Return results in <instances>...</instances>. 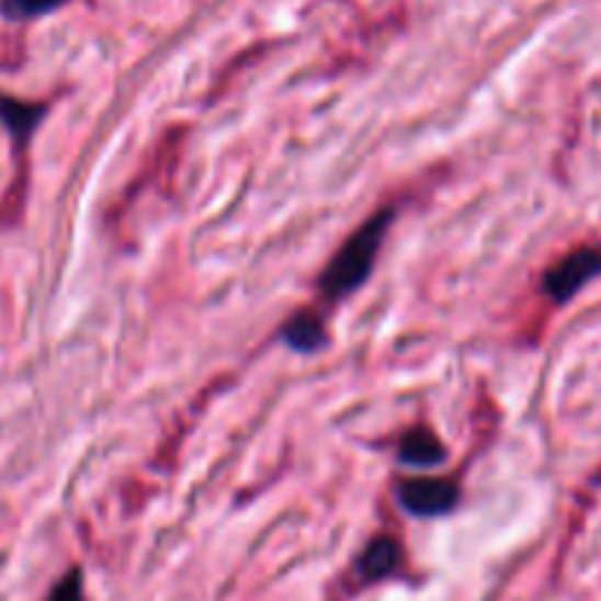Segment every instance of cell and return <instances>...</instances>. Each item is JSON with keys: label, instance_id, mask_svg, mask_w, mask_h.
Here are the masks:
<instances>
[{"label": "cell", "instance_id": "3", "mask_svg": "<svg viewBox=\"0 0 601 601\" xmlns=\"http://www.w3.org/2000/svg\"><path fill=\"white\" fill-rule=\"evenodd\" d=\"M601 274V251L599 248H578L572 254H566L564 260H557L548 272H545V292L548 298L557 304H566L575 292H581L587 283Z\"/></svg>", "mask_w": 601, "mask_h": 601}, {"label": "cell", "instance_id": "4", "mask_svg": "<svg viewBox=\"0 0 601 601\" xmlns=\"http://www.w3.org/2000/svg\"><path fill=\"white\" fill-rule=\"evenodd\" d=\"M398 457L407 466H422V469H431V466H440L445 461V449L442 442L433 436L428 428H413L401 436V445H398Z\"/></svg>", "mask_w": 601, "mask_h": 601}, {"label": "cell", "instance_id": "6", "mask_svg": "<svg viewBox=\"0 0 601 601\" xmlns=\"http://www.w3.org/2000/svg\"><path fill=\"white\" fill-rule=\"evenodd\" d=\"M283 339H286L295 351L310 354V351H319V348L328 342V333H325V321H321V316H316V313H298V316H292V319L286 321Z\"/></svg>", "mask_w": 601, "mask_h": 601}, {"label": "cell", "instance_id": "2", "mask_svg": "<svg viewBox=\"0 0 601 601\" xmlns=\"http://www.w3.org/2000/svg\"><path fill=\"white\" fill-rule=\"evenodd\" d=\"M398 501L413 517H445L457 508L461 489L454 480L445 478H405L398 484Z\"/></svg>", "mask_w": 601, "mask_h": 601}, {"label": "cell", "instance_id": "9", "mask_svg": "<svg viewBox=\"0 0 601 601\" xmlns=\"http://www.w3.org/2000/svg\"><path fill=\"white\" fill-rule=\"evenodd\" d=\"M47 601H80V575L71 572L68 578H63Z\"/></svg>", "mask_w": 601, "mask_h": 601}, {"label": "cell", "instance_id": "5", "mask_svg": "<svg viewBox=\"0 0 601 601\" xmlns=\"http://www.w3.org/2000/svg\"><path fill=\"white\" fill-rule=\"evenodd\" d=\"M398 557H401V545L395 543L393 536H377L366 545V552L360 555L358 569L363 578L375 581V578H384L398 566Z\"/></svg>", "mask_w": 601, "mask_h": 601}, {"label": "cell", "instance_id": "7", "mask_svg": "<svg viewBox=\"0 0 601 601\" xmlns=\"http://www.w3.org/2000/svg\"><path fill=\"white\" fill-rule=\"evenodd\" d=\"M0 122L7 124L15 139H27L42 122V106L24 104V101H12V98H0Z\"/></svg>", "mask_w": 601, "mask_h": 601}, {"label": "cell", "instance_id": "8", "mask_svg": "<svg viewBox=\"0 0 601 601\" xmlns=\"http://www.w3.org/2000/svg\"><path fill=\"white\" fill-rule=\"evenodd\" d=\"M66 0H3L0 10L7 12L10 19H36V15H45V12L57 10Z\"/></svg>", "mask_w": 601, "mask_h": 601}, {"label": "cell", "instance_id": "1", "mask_svg": "<svg viewBox=\"0 0 601 601\" xmlns=\"http://www.w3.org/2000/svg\"><path fill=\"white\" fill-rule=\"evenodd\" d=\"M393 222V209H384L360 227L358 234L351 236L337 257L330 260V265L321 272V295L328 300H339L360 290L366 277L372 274V265L377 260V251L384 245L386 227Z\"/></svg>", "mask_w": 601, "mask_h": 601}]
</instances>
